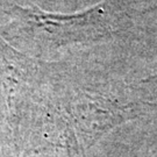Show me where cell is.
<instances>
[{
    "label": "cell",
    "instance_id": "6da1fadb",
    "mask_svg": "<svg viewBox=\"0 0 157 157\" xmlns=\"http://www.w3.org/2000/svg\"><path fill=\"white\" fill-rule=\"evenodd\" d=\"M21 12L27 21L50 41L51 47L97 39L105 32L102 10L99 6L73 15L51 14L29 7L21 8Z\"/></svg>",
    "mask_w": 157,
    "mask_h": 157
}]
</instances>
